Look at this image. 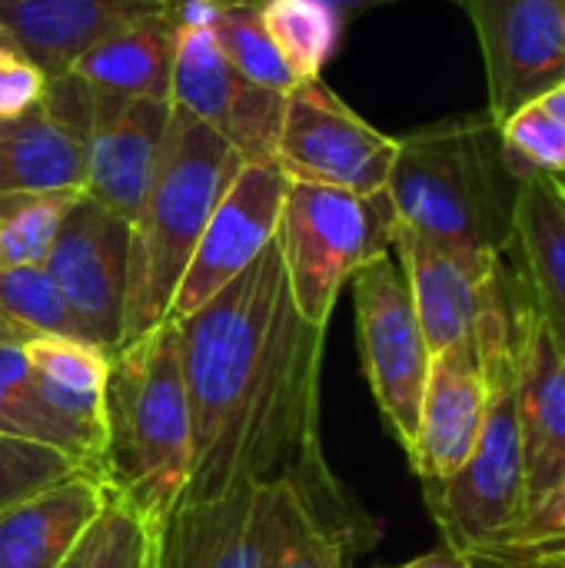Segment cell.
Returning <instances> with one entry per match:
<instances>
[{"mask_svg":"<svg viewBox=\"0 0 565 568\" xmlns=\"http://www.w3.org/2000/svg\"><path fill=\"white\" fill-rule=\"evenodd\" d=\"M386 193L400 226L470 256H506L519 176L490 110L450 116L396 140Z\"/></svg>","mask_w":565,"mask_h":568,"instance_id":"1","label":"cell"},{"mask_svg":"<svg viewBox=\"0 0 565 568\" xmlns=\"http://www.w3.org/2000/svg\"><path fill=\"white\" fill-rule=\"evenodd\" d=\"M193 473V419L173 320L110 353L97 476L113 503L167 523Z\"/></svg>","mask_w":565,"mask_h":568,"instance_id":"2","label":"cell"},{"mask_svg":"<svg viewBox=\"0 0 565 568\" xmlns=\"http://www.w3.org/2000/svg\"><path fill=\"white\" fill-rule=\"evenodd\" d=\"M243 163L246 160L216 130L173 106L157 173L130 223V280L120 346L167 323L203 226Z\"/></svg>","mask_w":565,"mask_h":568,"instance_id":"3","label":"cell"},{"mask_svg":"<svg viewBox=\"0 0 565 568\" xmlns=\"http://www.w3.org/2000/svg\"><path fill=\"white\" fill-rule=\"evenodd\" d=\"M290 296L276 240L216 296L183 320L180 363L193 419V473L186 493L213 469L246 396L266 363L280 310Z\"/></svg>","mask_w":565,"mask_h":568,"instance_id":"4","label":"cell"},{"mask_svg":"<svg viewBox=\"0 0 565 568\" xmlns=\"http://www.w3.org/2000/svg\"><path fill=\"white\" fill-rule=\"evenodd\" d=\"M526 293L513 270L509 286L483 320L490 399L470 459L446 483L423 489L443 542L473 556L490 549L526 509L519 433V339Z\"/></svg>","mask_w":565,"mask_h":568,"instance_id":"5","label":"cell"},{"mask_svg":"<svg viewBox=\"0 0 565 568\" xmlns=\"http://www.w3.org/2000/svg\"><path fill=\"white\" fill-rule=\"evenodd\" d=\"M400 216L390 193H346L290 183L276 226L286 286L296 313L326 329L340 290L360 266L393 253Z\"/></svg>","mask_w":565,"mask_h":568,"instance_id":"6","label":"cell"},{"mask_svg":"<svg viewBox=\"0 0 565 568\" xmlns=\"http://www.w3.org/2000/svg\"><path fill=\"white\" fill-rule=\"evenodd\" d=\"M363 369L393 439L410 453L416 443L430 346L396 253H383L353 273Z\"/></svg>","mask_w":565,"mask_h":568,"instance_id":"7","label":"cell"},{"mask_svg":"<svg viewBox=\"0 0 565 568\" xmlns=\"http://www.w3.org/2000/svg\"><path fill=\"white\" fill-rule=\"evenodd\" d=\"M273 160L290 183L370 196L390 183L396 140L350 110L323 80H306L286 93Z\"/></svg>","mask_w":565,"mask_h":568,"instance_id":"8","label":"cell"},{"mask_svg":"<svg viewBox=\"0 0 565 568\" xmlns=\"http://www.w3.org/2000/svg\"><path fill=\"white\" fill-rule=\"evenodd\" d=\"M43 270L70 306L83 339L113 353L123 339L130 223L83 193L60 223Z\"/></svg>","mask_w":565,"mask_h":568,"instance_id":"9","label":"cell"},{"mask_svg":"<svg viewBox=\"0 0 565 568\" xmlns=\"http://www.w3.org/2000/svg\"><path fill=\"white\" fill-rule=\"evenodd\" d=\"M480 37L496 123L565 83V0H456Z\"/></svg>","mask_w":565,"mask_h":568,"instance_id":"10","label":"cell"},{"mask_svg":"<svg viewBox=\"0 0 565 568\" xmlns=\"http://www.w3.org/2000/svg\"><path fill=\"white\" fill-rule=\"evenodd\" d=\"M286 186L290 180L276 163L250 160L236 170L203 226L167 320H183L200 310L276 240Z\"/></svg>","mask_w":565,"mask_h":568,"instance_id":"11","label":"cell"},{"mask_svg":"<svg viewBox=\"0 0 565 568\" xmlns=\"http://www.w3.org/2000/svg\"><path fill=\"white\" fill-rule=\"evenodd\" d=\"M483 320H480L476 333L440 349L430 359L416 443L406 453L423 489H433V486L446 483L450 476H456L480 439L486 399H490Z\"/></svg>","mask_w":565,"mask_h":568,"instance_id":"12","label":"cell"},{"mask_svg":"<svg viewBox=\"0 0 565 568\" xmlns=\"http://www.w3.org/2000/svg\"><path fill=\"white\" fill-rule=\"evenodd\" d=\"M90 87L50 77L40 103L0 123V193H47L87 186Z\"/></svg>","mask_w":565,"mask_h":568,"instance_id":"13","label":"cell"},{"mask_svg":"<svg viewBox=\"0 0 565 568\" xmlns=\"http://www.w3.org/2000/svg\"><path fill=\"white\" fill-rule=\"evenodd\" d=\"M393 253L406 273L413 306L433 356L476 333L480 320L503 296L513 276L506 256L453 253L406 226H396Z\"/></svg>","mask_w":565,"mask_h":568,"instance_id":"14","label":"cell"},{"mask_svg":"<svg viewBox=\"0 0 565 568\" xmlns=\"http://www.w3.org/2000/svg\"><path fill=\"white\" fill-rule=\"evenodd\" d=\"M173 103L140 97H107L90 90L87 186L83 193L127 223L140 213L160 163Z\"/></svg>","mask_w":565,"mask_h":568,"instance_id":"15","label":"cell"},{"mask_svg":"<svg viewBox=\"0 0 565 568\" xmlns=\"http://www.w3.org/2000/svg\"><path fill=\"white\" fill-rule=\"evenodd\" d=\"M150 17H167V0H0V37L47 77H63L87 47Z\"/></svg>","mask_w":565,"mask_h":568,"instance_id":"16","label":"cell"},{"mask_svg":"<svg viewBox=\"0 0 565 568\" xmlns=\"http://www.w3.org/2000/svg\"><path fill=\"white\" fill-rule=\"evenodd\" d=\"M519 433L529 509L565 479V343L543 326L529 300L519 339Z\"/></svg>","mask_w":565,"mask_h":568,"instance_id":"17","label":"cell"},{"mask_svg":"<svg viewBox=\"0 0 565 568\" xmlns=\"http://www.w3.org/2000/svg\"><path fill=\"white\" fill-rule=\"evenodd\" d=\"M107 503L103 479L87 466L0 506V568H63Z\"/></svg>","mask_w":565,"mask_h":568,"instance_id":"18","label":"cell"},{"mask_svg":"<svg viewBox=\"0 0 565 568\" xmlns=\"http://www.w3.org/2000/svg\"><path fill=\"white\" fill-rule=\"evenodd\" d=\"M509 253L533 313L565 343V186L556 173L519 180Z\"/></svg>","mask_w":565,"mask_h":568,"instance_id":"19","label":"cell"},{"mask_svg":"<svg viewBox=\"0 0 565 568\" xmlns=\"http://www.w3.org/2000/svg\"><path fill=\"white\" fill-rule=\"evenodd\" d=\"M23 356L30 363L40 399L87 443L97 469L100 439H103V386H107L110 353H103L87 339L37 336L23 346Z\"/></svg>","mask_w":565,"mask_h":568,"instance_id":"20","label":"cell"},{"mask_svg":"<svg viewBox=\"0 0 565 568\" xmlns=\"http://www.w3.org/2000/svg\"><path fill=\"white\" fill-rule=\"evenodd\" d=\"M176 30L167 17L137 20L87 47L67 70L93 93L170 103Z\"/></svg>","mask_w":565,"mask_h":568,"instance_id":"21","label":"cell"},{"mask_svg":"<svg viewBox=\"0 0 565 568\" xmlns=\"http://www.w3.org/2000/svg\"><path fill=\"white\" fill-rule=\"evenodd\" d=\"M253 486L220 499L180 503L163 523L157 568H250L246 513Z\"/></svg>","mask_w":565,"mask_h":568,"instance_id":"22","label":"cell"},{"mask_svg":"<svg viewBox=\"0 0 565 568\" xmlns=\"http://www.w3.org/2000/svg\"><path fill=\"white\" fill-rule=\"evenodd\" d=\"M243 77L223 57L210 27H183L173 40V73H170V103L210 130H223Z\"/></svg>","mask_w":565,"mask_h":568,"instance_id":"23","label":"cell"},{"mask_svg":"<svg viewBox=\"0 0 565 568\" xmlns=\"http://www.w3.org/2000/svg\"><path fill=\"white\" fill-rule=\"evenodd\" d=\"M256 10L296 83L320 80L340 50L343 17L320 0H256Z\"/></svg>","mask_w":565,"mask_h":568,"instance_id":"24","label":"cell"},{"mask_svg":"<svg viewBox=\"0 0 565 568\" xmlns=\"http://www.w3.org/2000/svg\"><path fill=\"white\" fill-rule=\"evenodd\" d=\"M83 190L0 193V270L43 266L60 223Z\"/></svg>","mask_w":565,"mask_h":568,"instance_id":"25","label":"cell"},{"mask_svg":"<svg viewBox=\"0 0 565 568\" xmlns=\"http://www.w3.org/2000/svg\"><path fill=\"white\" fill-rule=\"evenodd\" d=\"M163 523L123 503H107L63 568H157Z\"/></svg>","mask_w":565,"mask_h":568,"instance_id":"26","label":"cell"},{"mask_svg":"<svg viewBox=\"0 0 565 568\" xmlns=\"http://www.w3.org/2000/svg\"><path fill=\"white\" fill-rule=\"evenodd\" d=\"M210 30L216 37L223 57L230 60V67L246 83L280 90V93H290L296 87V77L283 63L280 50L273 47V40L260 20L256 0H220Z\"/></svg>","mask_w":565,"mask_h":568,"instance_id":"27","label":"cell"},{"mask_svg":"<svg viewBox=\"0 0 565 568\" xmlns=\"http://www.w3.org/2000/svg\"><path fill=\"white\" fill-rule=\"evenodd\" d=\"M0 313L33 339L37 336L83 339L70 306L63 303L60 290L53 286L43 266L0 270Z\"/></svg>","mask_w":565,"mask_h":568,"instance_id":"28","label":"cell"},{"mask_svg":"<svg viewBox=\"0 0 565 568\" xmlns=\"http://www.w3.org/2000/svg\"><path fill=\"white\" fill-rule=\"evenodd\" d=\"M565 549V483L529 506L490 549L466 556L473 568H519L523 562Z\"/></svg>","mask_w":565,"mask_h":568,"instance_id":"29","label":"cell"},{"mask_svg":"<svg viewBox=\"0 0 565 568\" xmlns=\"http://www.w3.org/2000/svg\"><path fill=\"white\" fill-rule=\"evenodd\" d=\"M509 170L523 180L526 173H565V133L559 120L533 100L500 123Z\"/></svg>","mask_w":565,"mask_h":568,"instance_id":"30","label":"cell"},{"mask_svg":"<svg viewBox=\"0 0 565 568\" xmlns=\"http://www.w3.org/2000/svg\"><path fill=\"white\" fill-rule=\"evenodd\" d=\"M47 83L50 77L33 60L17 53L10 43H0V123L33 110Z\"/></svg>","mask_w":565,"mask_h":568,"instance_id":"31","label":"cell"},{"mask_svg":"<svg viewBox=\"0 0 565 568\" xmlns=\"http://www.w3.org/2000/svg\"><path fill=\"white\" fill-rule=\"evenodd\" d=\"M77 469H87V466L67 453H57V449H50L37 459H27V463H0V506L17 503L37 489L77 473Z\"/></svg>","mask_w":565,"mask_h":568,"instance_id":"32","label":"cell"},{"mask_svg":"<svg viewBox=\"0 0 565 568\" xmlns=\"http://www.w3.org/2000/svg\"><path fill=\"white\" fill-rule=\"evenodd\" d=\"M0 436H7V439H20V443H37V446H47V449L67 453V456L80 459L83 466H90V463L77 453V446H73L60 429H53L50 423H43L40 416H33L27 406H20V403H17L3 386H0Z\"/></svg>","mask_w":565,"mask_h":568,"instance_id":"33","label":"cell"},{"mask_svg":"<svg viewBox=\"0 0 565 568\" xmlns=\"http://www.w3.org/2000/svg\"><path fill=\"white\" fill-rule=\"evenodd\" d=\"M350 549L330 536H313L306 546H300L283 566L276 568H346Z\"/></svg>","mask_w":565,"mask_h":568,"instance_id":"34","label":"cell"},{"mask_svg":"<svg viewBox=\"0 0 565 568\" xmlns=\"http://www.w3.org/2000/svg\"><path fill=\"white\" fill-rule=\"evenodd\" d=\"M390 568H473V562H470L460 549H453L450 542H440L433 552H426V556H420V559H410V562H403V566Z\"/></svg>","mask_w":565,"mask_h":568,"instance_id":"35","label":"cell"},{"mask_svg":"<svg viewBox=\"0 0 565 568\" xmlns=\"http://www.w3.org/2000/svg\"><path fill=\"white\" fill-rule=\"evenodd\" d=\"M320 3H326V7H330V10H336L343 20H350V17H360V13H366V10H373V7L403 3V0H320Z\"/></svg>","mask_w":565,"mask_h":568,"instance_id":"36","label":"cell"},{"mask_svg":"<svg viewBox=\"0 0 565 568\" xmlns=\"http://www.w3.org/2000/svg\"><path fill=\"white\" fill-rule=\"evenodd\" d=\"M539 100H543V106L559 120V126H563V133H565V83L563 87H553V90H549V93H543Z\"/></svg>","mask_w":565,"mask_h":568,"instance_id":"37","label":"cell"},{"mask_svg":"<svg viewBox=\"0 0 565 568\" xmlns=\"http://www.w3.org/2000/svg\"><path fill=\"white\" fill-rule=\"evenodd\" d=\"M519 568H565V549H559V552H546V556H536V559L523 562Z\"/></svg>","mask_w":565,"mask_h":568,"instance_id":"38","label":"cell"},{"mask_svg":"<svg viewBox=\"0 0 565 568\" xmlns=\"http://www.w3.org/2000/svg\"><path fill=\"white\" fill-rule=\"evenodd\" d=\"M556 176H559V183H563V186H565V173H556Z\"/></svg>","mask_w":565,"mask_h":568,"instance_id":"39","label":"cell"},{"mask_svg":"<svg viewBox=\"0 0 565 568\" xmlns=\"http://www.w3.org/2000/svg\"><path fill=\"white\" fill-rule=\"evenodd\" d=\"M0 43H3V37H0Z\"/></svg>","mask_w":565,"mask_h":568,"instance_id":"40","label":"cell"},{"mask_svg":"<svg viewBox=\"0 0 565 568\" xmlns=\"http://www.w3.org/2000/svg\"><path fill=\"white\" fill-rule=\"evenodd\" d=\"M563 483H565V479H563Z\"/></svg>","mask_w":565,"mask_h":568,"instance_id":"41","label":"cell"}]
</instances>
